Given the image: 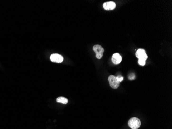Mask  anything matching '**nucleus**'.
Segmentation results:
<instances>
[{"label": "nucleus", "instance_id": "nucleus-1", "mask_svg": "<svg viewBox=\"0 0 172 129\" xmlns=\"http://www.w3.org/2000/svg\"><path fill=\"white\" fill-rule=\"evenodd\" d=\"M128 126L132 129H138L140 128L141 121L140 119L137 117H133L129 119Z\"/></svg>", "mask_w": 172, "mask_h": 129}, {"label": "nucleus", "instance_id": "nucleus-2", "mask_svg": "<svg viewBox=\"0 0 172 129\" xmlns=\"http://www.w3.org/2000/svg\"><path fill=\"white\" fill-rule=\"evenodd\" d=\"M93 50L96 53V57L97 59H100L103 57L104 49L101 45L99 44L94 45L93 47Z\"/></svg>", "mask_w": 172, "mask_h": 129}, {"label": "nucleus", "instance_id": "nucleus-3", "mask_svg": "<svg viewBox=\"0 0 172 129\" xmlns=\"http://www.w3.org/2000/svg\"><path fill=\"white\" fill-rule=\"evenodd\" d=\"M108 81L109 82L110 86L111 88L113 89H117L118 88L120 85V83L117 80L116 76L113 75H110L108 77Z\"/></svg>", "mask_w": 172, "mask_h": 129}, {"label": "nucleus", "instance_id": "nucleus-4", "mask_svg": "<svg viewBox=\"0 0 172 129\" xmlns=\"http://www.w3.org/2000/svg\"><path fill=\"white\" fill-rule=\"evenodd\" d=\"M50 59L52 62L56 63H61L64 61V57L62 55L60 54L55 53L51 55Z\"/></svg>", "mask_w": 172, "mask_h": 129}, {"label": "nucleus", "instance_id": "nucleus-5", "mask_svg": "<svg viewBox=\"0 0 172 129\" xmlns=\"http://www.w3.org/2000/svg\"><path fill=\"white\" fill-rule=\"evenodd\" d=\"M136 55V57L139 58V59H143L144 61H146L148 57L145 51L142 49H139L137 51Z\"/></svg>", "mask_w": 172, "mask_h": 129}, {"label": "nucleus", "instance_id": "nucleus-6", "mask_svg": "<svg viewBox=\"0 0 172 129\" xmlns=\"http://www.w3.org/2000/svg\"><path fill=\"white\" fill-rule=\"evenodd\" d=\"M116 7V4L113 1L107 2L104 3L103 4V8L106 11L113 10L115 9Z\"/></svg>", "mask_w": 172, "mask_h": 129}, {"label": "nucleus", "instance_id": "nucleus-7", "mask_svg": "<svg viewBox=\"0 0 172 129\" xmlns=\"http://www.w3.org/2000/svg\"><path fill=\"white\" fill-rule=\"evenodd\" d=\"M122 59V56L118 53H114V54H113L112 55V58H111L112 62L114 64H120L121 62Z\"/></svg>", "mask_w": 172, "mask_h": 129}, {"label": "nucleus", "instance_id": "nucleus-8", "mask_svg": "<svg viewBox=\"0 0 172 129\" xmlns=\"http://www.w3.org/2000/svg\"><path fill=\"white\" fill-rule=\"evenodd\" d=\"M57 102H59V103H61L64 104H66L68 102V99H66V98H65V97H58L57 99Z\"/></svg>", "mask_w": 172, "mask_h": 129}, {"label": "nucleus", "instance_id": "nucleus-9", "mask_svg": "<svg viewBox=\"0 0 172 129\" xmlns=\"http://www.w3.org/2000/svg\"><path fill=\"white\" fill-rule=\"evenodd\" d=\"M116 78H117V80H118V81L119 83L121 82L123 80V79H124V77L122 76H121V75H118V76L116 77Z\"/></svg>", "mask_w": 172, "mask_h": 129}, {"label": "nucleus", "instance_id": "nucleus-10", "mask_svg": "<svg viewBox=\"0 0 172 129\" xmlns=\"http://www.w3.org/2000/svg\"><path fill=\"white\" fill-rule=\"evenodd\" d=\"M138 63L141 66H144L145 64V61L143 59H139Z\"/></svg>", "mask_w": 172, "mask_h": 129}, {"label": "nucleus", "instance_id": "nucleus-11", "mask_svg": "<svg viewBox=\"0 0 172 129\" xmlns=\"http://www.w3.org/2000/svg\"><path fill=\"white\" fill-rule=\"evenodd\" d=\"M135 78V75L134 74L131 73V74H130V75H129V80H133Z\"/></svg>", "mask_w": 172, "mask_h": 129}]
</instances>
